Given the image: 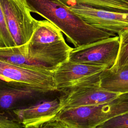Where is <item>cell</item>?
<instances>
[{
	"label": "cell",
	"instance_id": "obj_5",
	"mask_svg": "<svg viewBox=\"0 0 128 128\" xmlns=\"http://www.w3.org/2000/svg\"><path fill=\"white\" fill-rule=\"evenodd\" d=\"M60 94L58 92H44L28 86L0 80V113L10 118L14 110L56 98Z\"/></svg>",
	"mask_w": 128,
	"mask_h": 128
},
{
	"label": "cell",
	"instance_id": "obj_12",
	"mask_svg": "<svg viewBox=\"0 0 128 128\" xmlns=\"http://www.w3.org/2000/svg\"><path fill=\"white\" fill-rule=\"evenodd\" d=\"M100 84L104 89L115 93H128V66L116 70L104 68L100 72Z\"/></svg>",
	"mask_w": 128,
	"mask_h": 128
},
{
	"label": "cell",
	"instance_id": "obj_11",
	"mask_svg": "<svg viewBox=\"0 0 128 128\" xmlns=\"http://www.w3.org/2000/svg\"><path fill=\"white\" fill-rule=\"evenodd\" d=\"M105 68L68 60L58 66L53 72L54 80L57 91L60 92Z\"/></svg>",
	"mask_w": 128,
	"mask_h": 128
},
{
	"label": "cell",
	"instance_id": "obj_8",
	"mask_svg": "<svg viewBox=\"0 0 128 128\" xmlns=\"http://www.w3.org/2000/svg\"><path fill=\"white\" fill-rule=\"evenodd\" d=\"M120 46L118 36L73 48L68 60L88 65L111 68L116 60Z\"/></svg>",
	"mask_w": 128,
	"mask_h": 128
},
{
	"label": "cell",
	"instance_id": "obj_7",
	"mask_svg": "<svg viewBox=\"0 0 128 128\" xmlns=\"http://www.w3.org/2000/svg\"><path fill=\"white\" fill-rule=\"evenodd\" d=\"M53 72L44 68L16 64L0 60V80L28 86L44 92H58L55 86Z\"/></svg>",
	"mask_w": 128,
	"mask_h": 128
},
{
	"label": "cell",
	"instance_id": "obj_4",
	"mask_svg": "<svg viewBox=\"0 0 128 128\" xmlns=\"http://www.w3.org/2000/svg\"><path fill=\"white\" fill-rule=\"evenodd\" d=\"M100 72L60 92L62 110L101 104L111 100L120 94L106 90L101 87Z\"/></svg>",
	"mask_w": 128,
	"mask_h": 128
},
{
	"label": "cell",
	"instance_id": "obj_10",
	"mask_svg": "<svg viewBox=\"0 0 128 128\" xmlns=\"http://www.w3.org/2000/svg\"><path fill=\"white\" fill-rule=\"evenodd\" d=\"M59 96L14 110L10 118L18 122L22 128H39L48 121L56 118L61 112L62 104Z\"/></svg>",
	"mask_w": 128,
	"mask_h": 128
},
{
	"label": "cell",
	"instance_id": "obj_19",
	"mask_svg": "<svg viewBox=\"0 0 128 128\" xmlns=\"http://www.w3.org/2000/svg\"><path fill=\"white\" fill-rule=\"evenodd\" d=\"M42 128L41 127H39V128Z\"/></svg>",
	"mask_w": 128,
	"mask_h": 128
},
{
	"label": "cell",
	"instance_id": "obj_3",
	"mask_svg": "<svg viewBox=\"0 0 128 128\" xmlns=\"http://www.w3.org/2000/svg\"><path fill=\"white\" fill-rule=\"evenodd\" d=\"M128 112V93L99 104L62 110L56 117L76 128H94Z\"/></svg>",
	"mask_w": 128,
	"mask_h": 128
},
{
	"label": "cell",
	"instance_id": "obj_14",
	"mask_svg": "<svg viewBox=\"0 0 128 128\" xmlns=\"http://www.w3.org/2000/svg\"><path fill=\"white\" fill-rule=\"evenodd\" d=\"M118 36L120 39V46L116 62L110 68L112 70L128 66V28L123 30Z\"/></svg>",
	"mask_w": 128,
	"mask_h": 128
},
{
	"label": "cell",
	"instance_id": "obj_1",
	"mask_svg": "<svg viewBox=\"0 0 128 128\" xmlns=\"http://www.w3.org/2000/svg\"><path fill=\"white\" fill-rule=\"evenodd\" d=\"M26 1L32 12L38 14L60 29L74 48L116 36L88 24L56 0Z\"/></svg>",
	"mask_w": 128,
	"mask_h": 128
},
{
	"label": "cell",
	"instance_id": "obj_16",
	"mask_svg": "<svg viewBox=\"0 0 128 128\" xmlns=\"http://www.w3.org/2000/svg\"><path fill=\"white\" fill-rule=\"evenodd\" d=\"M94 128H128V112L112 118Z\"/></svg>",
	"mask_w": 128,
	"mask_h": 128
},
{
	"label": "cell",
	"instance_id": "obj_18",
	"mask_svg": "<svg viewBox=\"0 0 128 128\" xmlns=\"http://www.w3.org/2000/svg\"><path fill=\"white\" fill-rule=\"evenodd\" d=\"M0 128H22V126L18 122L0 113Z\"/></svg>",
	"mask_w": 128,
	"mask_h": 128
},
{
	"label": "cell",
	"instance_id": "obj_2",
	"mask_svg": "<svg viewBox=\"0 0 128 128\" xmlns=\"http://www.w3.org/2000/svg\"><path fill=\"white\" fill-rule=\"evenodd\" d=\"M72 49L66 41L42 44L28 41L22 45L0 48V60L54 70L61 64L68 60Z\"/></svg>",
	"mask_w": 128,
	"mask_h": 128
},
{
	"label": "cell",
	"instance_id": "obj_13",
	"mask_svg": "<svg viewBox=\"0 0 128 128\" xmlns=\"http://www.w3.org/2000/svg\"><path fill=\"white\" fill-rule=\"evenodd\" d=\"M66 6L82 4L115 12H128V0H56Z\"/></svg>",
	"mask_w": 128,
	"mask_h": 128
},
{
	"label": "cell",
	"instance_id": "obj_9",
	"mask_svg": "<svg viewBox=\"0 0 128 128\" xmlns=\"http://www.w3.org/2000/svg\"><path fill=\"white\" fill-rule=\"evenodd\" d=\"M67 6L88 24L102 30L118 34L128 28V12H120L74 4Z\"/></svg>",
	"mask_w": 128,
	"mask_h": 128
},
{
	"label": "cell",
	"instance_id": "obj_17",
	"mask_svg": "<svg viewBox=\"0 0 128 128\" xmlns=\"http://www.w3.org/2000/svg\"><path fill=\"white\" fill-rule=\"evenodd\" d=\"M40 127L42 128H76L56 118L48 121Z\"/></svg>",
	"mask_w": 128,
	"mask_h": 128
},
{
	"label": "cell",
	"instance_id": "obj_15",
	"mask_svg": "<svg viewBox=\"0 0 128 128\" xmlns=\"http://www.w3.org/2000/svg\"><path fill=\"white\" fill-rule=\"evenodd\" d=\"M16 46L8 30L6 18L0 3V48Z\"/></svg>",
	"mask_w": 128,
	"mask_h": 128
},
{
	"label": "cell",
	"instance_id": "obj_6",
	"mask_svg": "<svg viewBox=\"0 0 128 128\" xmlns=\"http://www.w3.org/2000/svg\"><path fill=\"white\" fill-rule=\"evenodd\" d=\"M8 30L16 43H27L34 32L39 20L31 14L26 0H0Z\"/></svg>",
	"mask_w": 128,
	"mask_h": 128
}]
</instances>
